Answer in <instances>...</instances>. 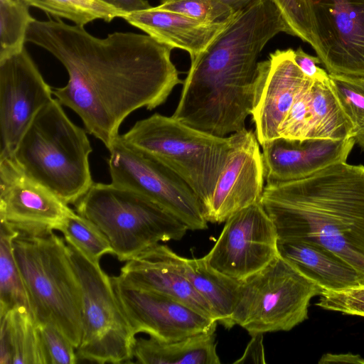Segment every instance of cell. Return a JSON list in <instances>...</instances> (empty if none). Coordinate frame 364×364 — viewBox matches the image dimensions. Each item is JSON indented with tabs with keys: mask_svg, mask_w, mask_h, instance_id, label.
<instances>
[{
	"mask_svg": "<svg viewBox=\"0 0 364 364\" xmlns=\"http://www.w3.org/2000/svg\"><path fill=\"white\" fill-rule=\"evenodd\" d=\"M53 95L26 48L0 60V157L12 155L36 115L53 99Z\"/></svg>",
	"mask_w": 364,
	"mask_h": 364,
	"instance_id": "12",
	"label": "cell"
},
{
	"mask_svg": "<svg viewBox=\"0 0 364 364\" xmlns=\"http://www.w3.org/2000/svg\"><path fill=\"white\" fill-rule=\"evenodd\" d=\"M119 137L172 169L197 195L205 213L228 158L230 136L212 135L172 116L154 113L137 121Z\"/></svg>",
	"mask_w": 364,
	"mask_h": 364,
	"instance_id": "6",
	"label": "cell"
},
{
	"mask_svg": "<svg viewBox=\"0 0 364 364\" xmlns=\"http://www.w3.org/2000/svg\"><path fill=\"white\" fill-rule=\"evenodd\" d=\"M58 231L63 232L68 244L76 248L90 261L100 263L106 254H114L106 235L92 221L77 213L68 216Z\"/></svg>",
	"mask_w": 364,
	"mask_h": 364,
	"instance_id": "29",
	"label": "cell"
},
{
	"mask_svg": "<svg viewBox=\"0 0 364 364\" xmlns=\"http://www.w3.org/2000/svg\"><path fill=\"white\" fill-rule=\"evenodd\" d=\"M29 6L41 9L55 18L69 19L76 25L102 19L109 22L127 14L102 0H23Z\"/></svg>",
	"mask_w": 364,
	"mask_h": 364,
	"instance_id": "26",
	"label": "cell"
},
{
	"mask_svg": "<svg viewBox=\"0 0 364 364\" xmlns=\"http://www.w3.org/2000/svg\"><path fill=\"white\" fill-rule=\"evenodd\" d=\"M122 18L157 41L188 53L203 52L230 23H208L156 7L127 14Z\"/></svg>",
	"mask_w": 364,
	"mask_h": 364,
	"instance_id": "19",
	"label": "cell"
},
{
	"mask_svg": "<svg viewBox=\"0 0 364 364\" xmlns=\"http://www.w3.org/2000/svg\"><path fill=\"white\" fill-rule=\"evenodd\" d=\"M53 99L36 115L11 157L26 174L64 203L75 204L93 184L85 131Z\"/></svg>",
	"mask_w": 364,
	"mask_h": 364,
	"instance_id": "3",
	"label": "cell"
},
{
	"mask_svg": "<svg viewBox=\"0 0 364 364\" xmlns=\"http://www.w3.org/2000/svg\"><path fill=\"white\" fill-rule=\"evenodd\" d=\"M279 255L314 280L323 291L364 284L348 263L328 250L303 241H278Z\"/></svg>",
	"mask_w": 364,
	"mask_h": 364,
	"instance_id": "21",
	"label": "cell"
},
{
	"mask_svg": "<svg viewBox=\"0 0 364 364\" xmlns=\"http://www.w3.org/2000/svg\"><path fill=\"white\" fill-rule=\"evenodd\" d=\"M126 14L144 10L151 6L146 0H102Z\"/></svg>",
	"mask_w": 364,
	"mask_h": 364,
	"instance_id": "37",
	"label": "cell"
},
{
	"mask_svg": "<svg viewBox=\"0 0 364 364\" xmlns=\"http://www.w3.org/2000/svg\"><path fill=\"white\" fill-rule=\"evenodd\" d=\"M316 305L346 315L364 317V284L338 291H323Z\"/></svg>",
	"mask_w": 364,
	"mask_h": 364,
	"instance_id": "32",
	"label": "cell"
},
{
	"mask_svg": "<svg viewBox=\"0 0 364 364\" xmlns=\"http://www.w3.org/2000/svg\"><path fill=\"white\" fill-rule=\"evenodd\" d=\"M51 364H73L77 361L76 349L53 325L38 323Z\"/></svg>",
	"mask_w": 364,
	"mask_h": 364,
	"instance_id": "34",
	"label": "cell"
},
{
	"mask_svg": "<svg viewBox=\"0 0 364 364\" xmlns=\"http://www.w3.org/2000/svg\"><path fill=\"white\" fill-rule=\"evenodd\" d=\"M216 345L215 332L173 341L136 338L133 355L143 364H219Z\"/></svg>",
	"mask_w": 364,
	"mask_h": 364,
	"instance_id": "23",
	"label": "cell"
},
{
	"mask_svg": "<svg viewBox=\"0 0 364 364\" xmlns=\"http://www.w3.org/2000/svg\"><path fill=\"white\" fill-rule=\"evenodd\" d=\"M13 247L37 323L53 325L77 349L82 336V289L68 244L50 231L19 234Z\"/></svg>",
	"mask_w": 364,
	"mask_h": 364,
	"instance_id": "4",
	"label": "cell"
},
{
	"mask_svg": "<svg viewBox=\"0 0 364 364\" xmlns=\"http://www.w3.org/2000/svg\"><path fill=\"white\" fill-rule=\"evenodd\" d=\"M310 114L307 139L338 140L352 137L351 123L341 109L328 83L313 82Z\"/></svg>",
	"mask_w": 364,
	"mask_h": 364,
	"instance_id": "24",
	"label": "cell"
},
{
	"mask_svg": "<svg viewBox=\"0 0 364 364\" xmlns=\"http://www.w3.org/2000/svg\"><path fill=\"white\" fill-rule=\"evenodd\" d=\"M322 288L279 255L240 282L235 325L255 333L288 331L308 318L311 300Z\"/></svg>",
	"mask_w": 364,
	"mask_h": 364,
	"instance_id": "7",
	"label": "cell"
},
{
	"mask_svg": "<svg viewBox=\"0 0 364 364\" xmlns=\"http://www.w3.org/2000/svg\"><path fill=\"white\" fill-rule=\"evenodd\" d=\"M156 7L208 23L228 22L235 14L230 8L218 0H164Z\"/></svg>",
	"mask_w": 364,
	"mask_h": 364,
	"instance_id": "30",
	"label": "cell"
},
{
	"mask_svg": "<svg viewBox=\"0 0 364 364\" xmlns=\"http://www.w3.org/2000/svg\"><path fill=\"white\" fill-rule=\"evenodd\" d=\"M0 364H50L38 323L26 307L0 316Z\"/></svg>",
	"mask_w": 364,
	"mask_h": 364,
	"instance_id": "22",
	"label": "cell"
},
{
	"mask_svg": "<svg viewBox=\"0 0 364 364\" xmlns=\"http://www.w3.org/2000/svg\"><path fill=\"white\" fill-rule=\"evenodd\" d=\"M314 81L298 95L279 128V136L289 139L308 138L310 124L311 88Z\"/></svg>",
	"mask_w": 364,
	"mask_h": 364,
	"instance_id": "31",
	"label": "cell"
},
{
	"mask_svg": "<svg viewBox=\"0 0 364 364\" xmlns=\"http://www.w3.org/2000/svg\"><path fill=\"white\" fill-rule=\"evenodd\" d=\"M228 6L235 13L250 4L254 0H218Z\"/></svg>",
	"mask_w": 364,
	"mask_h": 364,
	"instance_id": "38",
	"label": "cell"
},
{
	"mask_svg": "<svg viewBox=\"0 0 364 364\" xmlns=\"http://www.w3.org/2000/svg\"><path fill=\"white\" fill-rule=\"evenodd\" d=\"M294 50H277L259 62L251 113L262 146L279 137V128L299 93L312 80L299 68Z\"/></svg>",
	"mask_w": 364,
	"mask_h": 364,
	"instance_id": "16",
	"label": "cell"
},
{
	"mask_svg": "<svg viewBox=\"0 0 364 364\" xmlns=\"http://www.w3.org/2000/svg\"><path fill=\"white\" fill-rule=\"evenodd\" d=\"M294 58L300 70L310 80L322 83H328L329 73L319 68L321 63L317 56L311 55L299 47L294 50Z\"/></svg>",
	"mask_w": 364,
	"mask_h": 364,
	"instance_id": "35",
	"label": "cell"
},
{
	"mask_svg": "<svg viewBox=\"0 0 364 364\" xmlns=\"http://www.w3.org/2000/svg\"><path fill=\"white\" fill-rule=\"evenodd\" d=\"M73 211L31 178L11 156L0 157V219L21 235L58 230Z\"/></svg>",
	"mask_w": 364,
	"mask_h": 364,
	"instance_id": "13",
	"label": "cell"
},
{
	"mask_svg": "<svg viewBox=\"0 0 364 364\" xmlns=\"http://www.w3.org/2000/svg\"><path fill=\"white\" fill-rule=\"evenodd\" d=\"M35 20L23 0H0V60L21 52Z\"/></svg>",
	"mask_w": 364,
	"mask_h": 364,
	"instance_id": "28",
	"label": "cell"
},
{
	"mask_svg": "<svg viewBox=\"0 0 364 364\" xmlns=\"http://www.w3.org/2000/svg\"><path fill=\"white\" fill-rule=\"evenodd\" d=\"M276 228L261 201L231 215L204 256L215 271L241 282L279 255Z\"/></svg>",
	"mask_w": 364,
	"mask_h": 364,
	"instance_id": "10",
	"label": "cell"
},
{
	"mask_svg": "<svg viewBox=\"0 0 364 364\" xmlns=\"http://www.w3.org/2000/svg\"><path fill=\"white\" fill-rule=\"evenodd\" d=\"M18 235L17 231L1 222L0 316L17 307H26L30 310L26 291L14 252L13 240Z\"/></svg>",
	"mask_w": 364,
	"mask_h": 364,
	"instance_id": "25",
	"label": "cell"
},
{
	"mask_svg": "<svg viewBox=\"0 0 364 364\" xmlns=\"http://www.w3.org/2000/svg\"><path fill=\"white\" fill-rule=\"evenodd\" d=\"M317 57L329 74L364 77V0H306Z\"/></svg>",
	"mask_w": 364,
	"mask_h": 364,
	"instance_id": "11",
	"label": "cell"
},
{
	"mask_svg": "<svg viewBox=\"0 0 364 364\" xmlns=\"http://www.w3.org/2000/svg\"><path fill=\"white\" fill-rule=\"evenodd\" d=\"M264 333H255L252 336L243 355L234 363H265L264 348L263 346Z\"/></svg>",
	"mask_w": 364,
	"mask_h": 364,
	"instance_id": "36",
	"label": "cell"
},
{
	"mask_svg": "<svg viewBox=\"0 0 364 364\" xmlns=\"http://www.w3.org/2000/svg\"><path fill=\"white\" fill-rule=\"evenodd\" d=\"M231 146L205 211L208 222L222 223L261 201L264 188L262 151L255 132L246 128L230 134Z\"/></svg>",
	"mask_w": 364,
	"mask_h": 364,
	"instance_id": "15",
	"label": "cell"
},
{
	"mask_svg": "<svg viewBox=\"0 0 364 364\" xmlns=\"http://www.w3.org/2000/svg\"><path fill=\"white\" fill-rule=\"evenodd\" d=\"M355 141L278 137L262 146L266 183L301 179L328 166L346 162Z\"/></svg>",
	"mask_w": 364,
	"mask_h": 364,
	"instance_id": "17",
	"label": "cell"
},
{
	"mask_svg": "<svg viewBox=\"0 0 364 364\" xmlns=\"http://www.w3.org/2000/svg\"><path fill=\"white\" fill-rule=\"evenodd\" d=\"M328 86L351 123L355 144L364 151V77L329 74Z\"/></svg>",
	"mask_w": 364,
	"mask_h": 364,
	"instance_id": "27",
	"label": "cell"
},
{
	"mask_svg": "<svg viewBox=\"0 0 364 364\" xmlns=\"http://www.w3.org/2000/svg\"><path fill=\"white\" fill-rule=\"evenodd\" d=\"M82 289V336L78 359L98 363H130L136 340L111 277L68 244Z\"/></svg>",
	"mask_w": 364,
	"mask_h": 364,
	"instance_id": "8",
	"label": "cell"
},
{
	"mask_svg": "<svg viewBox=\"0 0 364 364\" xmlns=\"http://www.w3.org/2000/svg\"><path fill=\"white\" fill-rule=\"evenodd\" d=\"M75 205L77 213L106 235L113 255L122 262L160 242L179 240L188 230L150 198L112 183H93Z\"/></svg>",
	"mask_w": 364,
	"mask_h": 364,
	"instance_id": "5",
	"label": "cell"
},
{
	"mask_svg": "<svg viewBox=\"0 0 364 364\" xmlns=\"http://www.w3.org/2000/svg\"><path fill=\"white\" fill-rule=\"evenodd\" d=\"M279 10L291 33L313 45L312 28L306 0H272Z\"/></svg>",
	"mask_w": 364,
	"mask_h": 364,
	"instance_id": "33",
	"label": "cell"
},
{
	"mask_svg": "<svg viewBox=\"0 0 364 364\" xmlns=\"http://www.w3.org/2000/svg\"><path fill=\"white\" fill-rule=\"evenodd\" d=\"M145 251L152 258L186 278L208 303L218 323L228 329L234 326L232 315L240 282L213 269L204 257L188 259L159 243Z\"/></svg>",
	"mask_w": 364,
	"mask_h": 364,
	"instance_id": "18",
	"label": "cell"
},
{
	"mask_svg": "<svg viewBox=\"0 0 364 364\" xmlns=\"http://www.w3.org/2000/svg\"><path fill=\"white\" fill-rule=\"evenodd\" d=\"M117 277L128 285L171 296L216 320L208 303L186 278L152 258L145 250L126 261Z\"/></svg>",
	"mask_w": 364,
	"mask_h": 364,
	"instance_id": "20",
	"label": "cell"
},
{
	"mask_svg": "<svg viewBox=\"0 0 364 364\" xmlns=\"http://www.w3.org/2000/svg\"><path fill=\"white\" fill-rule=\"evenodd\" d=\"M120 305L135 334L173 341L203 333H213L218 321L171 296L128 285L111 277Z\"/></svg>",
	"mask_w": 364,
	"mask_h": 364,
	"instance_id": "14",
	"label": "cell"
},
{
	"mask_svg": "<svg viewBox=\"0 0 364 364\" xmlns=\"http://www.w3.org/2000/svg\"><path fill=\"white\" fill-rule=\"evenodd\" d=\"M109 171L114 185L150 198L181 221L188 230L208 228L203 205L191 188L151 154L122 141L109 149Z\"/></svg>",
	"mask_w": 364,
	"mask_h": 364,
	"instance_id": "9",
	"label": "cell"
},
{
	"mask_svg": "<svg viewBox=\"0 0 364 364\" xmlns=\"http://www.w3.org/2000/svg\"><path fill=\"white\" fill-rule=\"evenodd\" d=\"M26 41L46 50L65 67L68 81L53 95L108 150L131 113L155 109L183 84L171 59L173 48L148 34L114 32L101 38L82 26L56 18L35 19Z\"/></svg>",
	"mask_w": 364,
	"mask_h": 364,
	"instance_id": "1",
	"label": "cell"
},
{
	"mask_svg": "<svg viewBox=\"0 0 364 364\" xmlns=\"http://www.w3.org/2000/svg\"><path fill=\"white\" fill-rule=\"evenodd\" d=\"M261 203L279 241H303L338 256L364 284V166L346 162L306 178L266 183Z\"/></svg>",
	"mask_w": 364,
	"mask_h": 364,
	"instance_id": "2",
	"label": "cell"
}]
</instances>
